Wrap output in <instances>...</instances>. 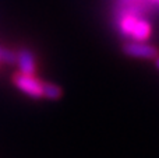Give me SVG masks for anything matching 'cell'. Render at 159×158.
<instances>
[{"label": "cell", "instance_id": "cell-1", "mask_svg": "<svg viewBox=\"0 0 159 158\" xmlns=\"http://www.w3.org/2000/svg\"><path fill=\"white\" fill-rule=\"evenodd\" d=\"M117 27L124 36L133 41H147L152 32L151 22L134 13H117Z\"/></svg>", "mask_w": 159, "mask_h": 158}, {"label": "cell", "instance_id": "cell-2", "mask_svg": "<svg viewBox=\"0 0 159 158\" xmlns=\"http://www.w3.org/2000/svg\"><path fill=\"white\" fill-rule=\"evenodd\" d=\"M121 50L126 56L135 59H148V60H154L159 55L158 48L154 45L147 44L145 41H131L127 42L121 46Z\"/></svg>", "mask_w": 159, "mask_h": 158}, {"label": "cell", "instance_id": "cell-3", "mask_svg": "<svg viewBox=\"0 0 159 158\" xmlns=\"http://www.w3.org/2000/svg\"><path fill=\"white\" fill-rule=\"evenodd\" d=\"M13 83L21 90L22 92L28 94L32 98H42V81L36 78L34 74H24V73H16L13 76Z\"/></svg>", "mask_w": 159, "mask_h": 158}, {"label": "cell", "instance_id": "cell-4", "mask_svg": "<svg viewBox=\"0 0 159 158\" xmlns=\"http://www.w3.org/2000/svg\"><path fill=\"white\" fill-rule=\"evenodd\" d=\"M17 62L20 66V72L24 74H34L35 73V58L34 53L28 49H21L17 55Z\"/></svg>", "mask_w": 159, "mask_h": 158}, {"label": "cell", "instance_id": "cell-5", "mask_svg": "<svg viewBox=\"0 0 159 158\" xmlns=\"http://www.w3.org/2000/svg\"><path fill=\"white\" fill-rule=\"evenodd\" d=\"M42 94H43V97L49 98V100H57V98L61 97L63 91H61V88L59 86H56V84L42 81Z\"/></svg>", "mask_w": 159, "mask_h": 158}, {"label": "cell", "instance_id": "cell-6", "mask_svg": "<svg viewBox=\"0 0 159 158\" xmlns=\"http://www.w3.org/2000/svg\"><path fill=\"white\" fill-rule=\"evenodd\" d=\"M0 60L7 64H14L17 63V53L10 49H0Z\"/></svg>", "mask_w": 159, "mask_h": 158}, {"label": "cell", "instance_id": "cell-7", "mask_svg": "<svg viewBox=\"0 0 159 158\" xmlns=\"http://www.w3.org/2000/svg\"><path fill=\"white\" fill-rule=\"evenodd\" d=\"M148 3L151 6H159V0H148Z\"/></svg>", "mask_w": 159, "mask_h": 158}, {"label": "cell", "instance_id": "cell-8", "mask_svg": "<svg viewBox=\"0 0 159 158\" xmlns=\"http://www.w3.org/2000/svg\"><path fill=\"white\" fill-rule=\"evenodd\" d=\"M154 60H155V66H157V69L159 70V55L157 56V58H155L154 59Z\"/></svg>", "mask_w": 159, "mask_h": 158}]
</instances>
